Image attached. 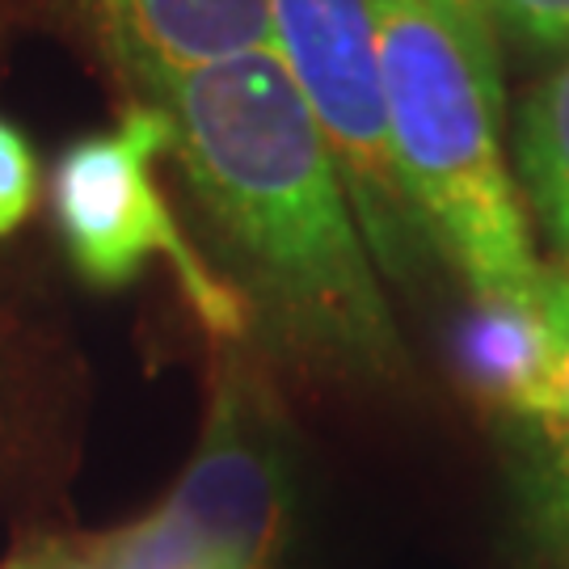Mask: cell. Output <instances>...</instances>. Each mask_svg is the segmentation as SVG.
I'll return each instance as SVG.
<instances>
[{
  "label": "cell",
  "mask_w": 569,
  "mask_h": 569,
  "mask_svg": "<svg viewBox=\"0 0 569 569\" xmlns=\"http://www.w3.org/2000/svg\"><path fill=\"white\" fill-rule=\"evenodd\" d=\"M169 161L199 207L253 338L338 380L385 385L406 346L342 169L274 51L157 84Z\"/></svg>",
  "instance_id": "obj_1"
},
{
  "label": "cell",
  "mask_w": 569,
  "mask_h": 569,
  "mask_svg": "<svg viewBox=\"0 0 569 569\" xmlns=\"http://www.w3.org/2000/svg\"><path fill=\"white\" fill-rule=\"evenodd\" d=\"M376 21L388 143L435 253L481 312H531L549 279L502 143V84L422 0H367Z\"/></svg>",
  "instance_id": "obj_2"
},
{
  "label": "cell",
  "mask_w": 569,
  "mask_h": 569,
  "mask_svg": "<svg viewBox=\"0 0 569 569\" xmlns=\"http://www.w3.org/2000/svg\"><path fill=\"white\" fill-rule=\"evenodd\" d=\"M435 18H443L456 39L465 42L472 63L493 84H502V34L493 18V0H422Z\"/></svg>",
  "instance_id": "obj_11"
},
{
  "label": "cell",
  "mask_w": 569,
  "mask_h": 569,
  "mask_svg": "<svg viewBox=\"0 0 569 569\" xmlns=\"http://www.w3.org/2000/svg\"><path fill=\"white\" fill-rule=\"evenodd\" d=\"M18 371L9 363V355L0 350V448H4V439H9V430H13V418H18Z\"/></svg>",
  "instance_id": "obj_14"
},
{
  "label": "cell",
  "mask_w": 569,
  "mask_h": 569,
  "mask_svg": "<svg viewBox=\"0 0 569 569\" xmlns=\"http://www.w3.org/2000/svg\"><path fill=\"white\" fill-rule=\"evenodd\" d=\"M169 148L173 136L164 114L140 98L122 106L114 127L89 131L63 148L51 173V211L68 262L89 287L119 291L148 266V258H161L178 279L186 308L216 346H244L253 338L244 296L190 241L157 182Z\"/></svg>",
  "instance_id": "obj_3"
},
{
  "label": "cell",
  "mask_w": 569,
  "mask_h": 569,
  "mask_svg": "<svg viewBox=\"0 0 569 569\" xmlns=\"http://www.w3.org/2000/svg\"><path fill=\"white\" fill-rule=\"evenodd\" d=\"M0 569H42V566H39V552H30V557H13V561H4Z\"/></svg>",
  "instance_id": "obj_15"
},
{
  "label": "cell",
  "mask_w": 569,
  "mask_h": 569,
  "mask_svg": "<svg viewBox=\"0 0 569 569\" xmlns=\"http://www.w3.org/2000/svg\"><path fill=\"white\" fill-rule=\"evenodd\" d=\"M468 355L515 448L531 540L569 569V279L549 270L536 312H477Z\"/></svg>",
  "instance_id": "obj_6"
},
{
  "label": "cell",
  "mask_w": 569,
  "mask_h": 569,
  "mask_svg": "<svg viewBox=\"0 0 569 569\" xmlns=\"http://www.w3.org/2000/svg\"><path fill=\"white\" fill-rule=\"evenodd\" d=\"M93 549L102 569H224L164 502L127 528L98 536Z\"/></svg>",
  "instance_id": "obj_9"
},
{
  "label": "cell",
  "mask_w": 569,
  "mask_h": 569,
  "mask_svg": "<svg viewBox=\"0 0 569 569\" xmlns=\"http://www.w3.org/2000/svg\"><path fill=\"white\" fill-rule=\"evenodd\" d=\"M106 60L143 98L211 63L274 51L266 0H77Z\"/></svg>",
  "instance_id": "obj_7"
},
{
  "label": "cell",
  "mask_w": 569,
  "mask_h": 569,
  "mask_svg": "<svg viewBox=\"0 0 569 569\" xmlns=\"http://www.w3.org/2000/svg\"><path fill=\"white\" fill-rule=\"evenodd\" d=\"M274 60L287 68L342 169L367 249L388 279H413L427 232L392 161L376 21L367 0H266Z\"/></svg>",
  "instance_id": "obj_4"
},
{
  "label": "cell",
  "mask_w": 569,
  "mask_h": 569,
  "mask_svg": "<svg viewBox=\"0 0 569 569\" xmlns=\"http://www.w3.org/2000/svg\"><path fill=\"white\" fill-rule=\"evenodd\" d=\"M498 34L531 51H569V0H493Z\"/></svg>",
  "instance_id": "obj_12"
},
{
  "label": "cell",
  "mask_w": 569,
  "mask_h": 569,
  "mask_svg": "<svg viewBox=\"0 0 569 569\" xmlns=\"http://www.w3.org/2000/svg\"><path fill=\"white\" fill-rule=\"evenodd\" d=\"M515 178L528 220L552 253L549 270L569 279V51H561L519 110Z\"/></svg>",
  "instance_id": "obj_8"
},
{
  "label": "cell",
  "mask_w": 569,
  "mask_h": 569,
  "mask_svg": "<svg viewBox=\"0 0 569 569\" xmlns=\"http://www.w3.org/2000/svg\"><path fill=\"white\" fill-rule=\"evenodd\" d=\"M39 207V157L18 122L0 114V241L13 237Z\"/></svg>",
  "instance_id": "obj_10"
},
{
  "label": "cell",
  "mask_w": 569,
  "mask_h": 569,
  "mask_svg": "<svg viewBox=\"0 0 569 569\" xmlns=\"http://www.w3.org/2000/svg\"><path fill=\"white\" fill-rule=\"evenodd\" d=\"M39 566L42 569H102V557L93 549V540H84V545H42Z\"/></svg>",
  "instance_id": "obj_13"
},
{
  "label": "cell",
  "mask_w": 569,
  "mask_h": 569,
  "mask_svg": "<svg viewBox=\"0 0 569 569\" xmlns=\"http://www.w3.org/2000/svg\"><path fill=\"white\" fill-rule=\"evenodd\" d=\"M296 502L283 406L262 363L220 346L203 435L164 507L224 569H274Z\"/></svg>",
  "instance_id": "obj_5"
}]
</instances>
